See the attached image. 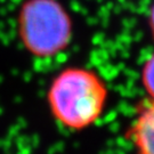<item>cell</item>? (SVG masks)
Returning a JSON list of instances; mask_svg holds the SVG:
<instances>
[{
  "label": "cell",
  "mask_w": 154,
  "mask_h": 154,
  "mask_svg": "<svg viewBox=\"0 0 154 154\" xmlns=\"http://www.w3.org/2000/svg\"><path fill=\"white\" fill-rule=\"evenodd\" d=\"M106 88L95 73L85 69H66L54 79L48 91L53 116L63 126L82 129L100 116Z\"/></svg>",
  "instance_id": "1"
},
{
  "label": "cell",
  "mask_w": 154,
  "mask_h": 154,
  "mask_svg": "<svg viewBox=\"0 0 154 154\" xmlns=\"http://www.w3.org/2000/svg\"><path fill=\"white\" fill-rule=\"evenodd\" d=\"M17 30L29 53L49 57L69 45L72 23L57 0H25L18 11Z\"/></svg>",
  "instance_id": "2"
},
{
  "label": "cell",
  "mask_w": 154,
  "mask_h": 154,
  "mask_svg": "<svg viewBox=\"0 0 154 154\" xmlns=\"http://www.w3.org/2000/svg\"><path fill=\"white\" fill-rule=\"evenodd\" d=\"M132 136L138 154H154V100L139 114Z\"/></svg>",
  "instance_id": "3"
},
{
  "label": "cell",
  "mask_w": 154,
  "mask_h": 154,
  "mask_svg": "<svg viewBox=\"0 0 154 154\" xmlns=\"http://www.w3.org/2000/svg\"><path fill=\"white\" fill-rule=\"evenodd\" d=\"M143 82L146 90L154 98V54L145 63L143 69Z\"/></svg>",
  "instance_id": "4"
},
{
  "label": "cell",
  "mask_w": 154,
  "mask_h": 154,
  "mask_svg": "<svg viewBox=\"0 0 154 154\" xmlns=\"http://www.w3.org/2000/svg\"><path fill=\"white\" fill-rule=\"evenodd\" d=\"M151 28H152V31H153L154 34V6L152 8V11H151Z\"/></svg>",
  "instance_id": "5"
}]
</instances>
